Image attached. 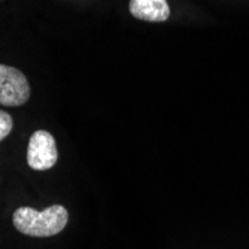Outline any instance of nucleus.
Segmentation results:
<instances>
[{
  "label": "nucleus",
  "mask_w": 249,
  "mask_h": 249,
  "mask_svg": "<svg viewBox=\"0 0 249 249\" xmlns=\"http://www.w3.org/2000/svg\"><path fill=\"white\" fill-rule=\"evenodd\" d=\"M30 99V84L17 67L0 64V105L22 106Z\"/></svg>",
  "instance_id": "obj_2"
},
{
  "label": "nucleus",
  "mask_w": 249,
  "mask_h": 249,
  "mask_svg": "<svg viewBox=\"0 0 249 249\" xmlns=\"http://www.w3.org/2000/svg\"><path fill=\"white\" fill-rule=\"evenodd\" d=\"M14 127V121L12 117L5 110H0V142H2L5 138L11 134Z\"/></svg>",
  "instance_id": "obj_5"
},
{
  "label": "nucleus",
  "mask_w": 249,
  "mask_h": 249,
  "mask_svg": "<svg viewBox=\"0 0 249 249\" xmlns=\"http://www.w3.org/2000/svg\"><path fill=\"white\" fill-rule=\"evenodd\" d=\"M128 11L133 18L149 22H164L170 17L167 0H130Z\"/></svg>",
  "instance_id": "obj_4"
},
{
  "label": "nucleus",
  "mask_w": 249,
  "mask_h": 249,
  "mask_svg": "<svg viewBox=\"0 0 249 249\" xmlns=\"http://www.w3.org/2000/svg\"><path fill=\"white\" fill-rule=\"evenodd\" d=\"M69 221L67 209L61 205H53L43 211L33 208H18L14 212V227L26 236L51 237L64 230Z\"/></svg>",
  "instance_id": "obj_1"
},
{
  "label": "nucleus",
  "mask_w": 249,
  "mask_h": 249,
  "mask_svg": "<svg viewBox=\"0 0 249 249\" xmlns=\"http://www.w3.org/2000/svg\"><path fill=\"white\" fill-rule=\"evenodd\" d=\"M58 160V149L54 136L47 130H37L30 136L27 163L33 170H48Z\"/></svg>",
  "instance_id": "obj_3"
}]
</instances>
